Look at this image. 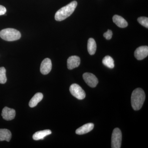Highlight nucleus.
Masks as SVG:
<instances>
[{
    "label": "nucleus",
    "mask_w": 148,
    "mask_h": 148,
    "mask_svg": "<svg viewBox=\"0 0 148 148\" xmlns=\"http://www.w3.org/2000/svg\"><path fill=\"white\" fill-rule=\"evenodd\" d=\"M138 22L142 26H144L146 28H148V18L146 17H140L138 18Z\"/></svg>",
    "instance_id": "19"
},
{
    "label": "nucleus",
    "mask_w": 148,
    "mask_h": 148,
    "mask_svg": "<svg viewBox=\"0 0 148 148\" xmlns=\"http://www.w3.org/2000/svg\"><path fill=\"white\" fill-rule=\"evenodd\" d=\"M103 64L110 69H113L114 67L113 59L109 56H106L103 58Z\"/></svg>",
    "instance_id": "17"
},
{
    "label": "nucleus",
    "mask_w": 148,
    "mask_h": 148,
    "mask_svg": "<svg viewBox=\"0 0 148 148\" xmlns=\"http://www.w3.org/2000/svg\"><path fill=\"white\" fill-rule=\"evenodd\" d=\"M113 21L118 27L120 28H125L128 26L127 21L123 17L119 15H114L113 17Z\"/></svg>",
    "instance_id": "12"
},
{
    "label": "nucleus",
    "mask_w": 148,
    "mask_h": 148,
    "mask_svg": "<svg viewBox=\"0 0 148 148\" xmlns=\"http://www.w3.org/2000/svg\"><path fill=\"white\" fill-rule=\"evenodd\" d=\"M7 81L6 70L4 67L0 68V84H4Z\"/></svg>",
    "instance_id": "18"
},
{
    "label": "nucleus",
    "mask_w": 148,
    "mask_h": 148,
    "mask_svg": "<svg viewBox=\"0 0 148 148\" xmlns=\"http://www.w3.org/2000/svg\"><path fill=\"white\" fill-rule=\"evenodd\" d=\"M122 133L120 130L116 128L113 131L111 140V146L112 148H120L121 147Z\"/></svg>",
    "instance_id": "4"
},
{
    "label": "nucleus",
    "mask_w": 148,
    "mask_h": 148,
    "mask_svg": "<svg viewBox=\"0 0 148 148\" xmlns=\"http://www.w3.org/2000/svg\"><path fill=\"white\" fill-rule=\"evenodd\" d=\"M11 137V132L9 130L6 129H0V141L9 142Z\"/></svg>",
    "instance_id": "15"
},
{
    "label": "nucleus",
    "mask_w": 148,
    "mask_h": 148,
    "mask_svg": "<svg viewBox=\"0 0 148 148\" xmlns=\"http://www.w3.org/2000/svg\"><path fill=\"white\" fill-rule=\"evenodd\" d=\"M80 64V59L77 56H70L67 60V66L69 70H72L77 68L79 66Z\"/></svg>",
    "instance_id": "10"
},
{
    "label": "nucleus",
    "mask_w": 148,
    "mask_h": 148,
    "mask_svg": "<svg viewBox=\"0 0 148 148\" xmlns=\"http://www.w3.org/2000/svg\"><path fill=\"white\" fill-rule=\"evenodd\" d=\"M145 100V94L141 88H137L133 90L131 95V102L132 108L139 110L143 107Z\"/></svg>",
    "instance_id": "1"
},
{
    "label": "nucleus",
    "mask_w": 148,
    "mask_h": 148,
    "mask_svg": "<svg viewBox=\"0 0 148 148\" xmlns=\"http://www.w3.org/2000/svg\"><path fill=\"white\" fill-rule=\"evenodd\" d=\"M88 51L90 55L95 54L96 50V44L95 40L90 38L88 40L87 45Z\"/></svg>",
    "instance_id": "16"
},
{
    "label": "nucleus",
    "mask_w": 148,
    "mask_h": 148,
    "mask_svg": "<svg viewBox=\"0 0 148 148\" xmlns=\"http://www.w3.org/2000/svg\"><path fill=\"white\" fill-rule=\"evenodd\" d=\"M51 132L49 130H45L42 131H38L34 134L33 138L35 140H43L47 135L51 134Z\"/></svg>",
    "instance_id": "13"
},
{
    "label": "nucleus",
    "mask_w": 148,
    "mask_h": 148,
    "mask_svg": "<svg viewBox=\"0 0 148 148\" xmlns=\"http://www.w3.org/2000/svg\"><path fill=\"white\" fill-rule=\"evenodd\" d=\"M16 115V112L13 109L10 108L8 107H5L3 109L1 115L4 119L10 121L14 118Z\"/></svg>",
    "instance_id": "9"
},
{
    "label": "nucleus",
    "mask_w": 148,
    "mask_h": 148,
    "mask_svg": "<svg viewBox=\"0 0 148 148\" xmlns=\"http://www.w3.org/2000/svg\"><path fill=\"white\" fill-rule=\"evenodd\" d=\"M83 78L88 85L90 87H96L98 83L97 78L95 75L90 73H86L83 75Z\"/></svg>",
    "instance_id": "6"
},
{
    "label": "nucleus",
    "mask_w": 148,
    "mask_h": 148,
    "mask_svg": "<svg viewBox=\"0 0 148 148\" xmlns=\"http://www.w3.org/2000/svg\"><path fill=\"white\" fill-rule=\"evenodd\" d=\"M93 128L94 124L93 123H86L77 129L76 130V133L77 135H84L90 132Z\"/></svg>",
    "instance_id": "11"
},
{
    "label": "nucleus",
    "mask_w": 148,
    "mask_h": 148,
    "mask_svg": "<svg viewBox=\"0 0 148 148\" xmlns=\"http://www.w3.org/2000/svg\"><path fill=\"white\" fill-rule=\"evenodd\" d=\"M43 95L40 92L36 93L33 98L30 100L29 103V106L31 108H34L38 105V103L42 100Z\"/></svg>",
    "instance_id": "14"
},
{
    "label": "nucleus",
    "mask_w": 148,
    "mask_h": 148,
    "mask_svg": "<svg viewBox=\"0 0 148 148\" xmlns=\"http://www.w3.org/2000/svg\"><path fill=\"white\" fill-rule=\"evenodd\" d=\"M6 12V9L3 6L0 5V15L5 14Z\"/></svg>",
    "instance_id": "21"
},
{
    "label": "nucleus",
    "mask_w": 148,
    "mask_h": 148,
    "mask_svg": "<svg viewBox=\"0 0 148 148\" xmlns=\"http://www.w3.org/2000/svg\"><path fill=\"white\" fill-rule=\"evenodd\" d=\"M112 32L111 30H108L106 33H104L103 36L107 40H110L112 38Z\"/></svg>",
    "instance_id": "20"
},
{
    "label": "nucleus",
    "mask_w": 148,
    "mask_h": 148,
    "mask_svg": "<svg viewBox=\"0 0 148 148\" xmlns=\"http://www.w3.org/2000/svg\"><path fill=\"white\" fill-rule=\"evenodd\" d=\"M70 91L72 95L78 100H83L86 97V93L82 87L76 84H73L70 87Z\"/></svg>",
    "instance_id": "5"
},
{
    "label": "nucleus",
    "mask_w": 148,
    "mask_h": 148,
    "mask_svg": "<svg viewBox=\"0 0 148 148\" xmlns=\"http://www.w3.org/2000/svg\"><path fill=\"white\" fill-rule=\"evenodd\" d=\"M77 3L76 1H73L69 4L59 9L56 13L55 18L57 21H61L71 16L75 9Z\"/></svg>",
    "instance_id": "2"
},
{
    "label": "nucleus",
    "mask_w": 148,
    "mask_h": 148,
    "mask_svg": "<svg viewBox=\"0 0 148 148\" xmlns=\"http://www.w3.org/2000/svg\"><path fill=\"white\" fill-rule=\"evenodd\" d=\"M52 69L51 61L49 58H46L43 60L41 64L40 71L43 75L49 73Z\"/></svg>",
    "instance_id": "8"
},
{
    "label": "nucleus",
    "mask_w": 148,
    "mask_h": 148,
    "mask_svg": "<svg viewBox=\"0 0 148 148\" xmlns=\"http://www.w3.org/2000/svg\"><path fill=\"white\" fill-rule=\"evenodd\" d=\"M135 58L138 60H142L147 57L148 55V47L143 46L138 47L134 53Z\"/></svg>",
    "instance_id": "7"
},
{
    "label": "nucleus",
    "mask_w": 148,
    "mask_h": 148,
    "mask_svg": "<svg viewBox=\"0 0 148 148\" xmlns=\"http://www.w3.org/2000/svg\"><path fill=\"white\" fill-rule=\"evenodd\" d=\"M0 37L5 40L13 41L19 39L21 38V33L16 29L8 28L3 29L0 32Z\"/></svg>",
    "instance_id": "3"
}]
</instances>
